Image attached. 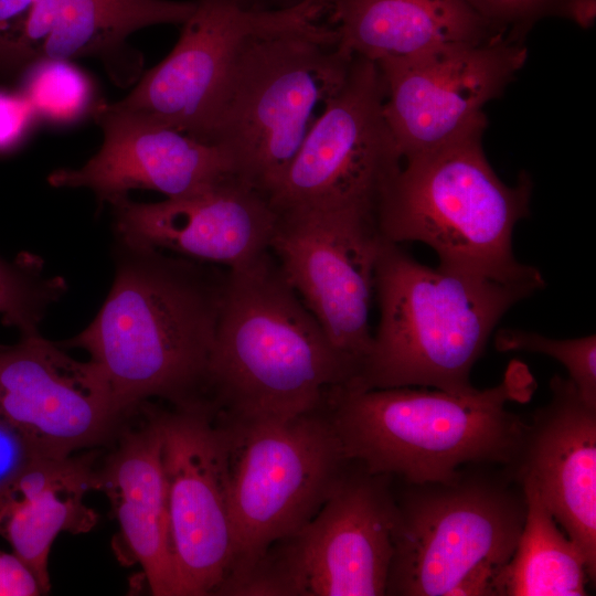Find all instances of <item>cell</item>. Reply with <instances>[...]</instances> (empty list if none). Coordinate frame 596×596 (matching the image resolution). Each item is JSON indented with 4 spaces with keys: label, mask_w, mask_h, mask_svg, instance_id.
<instances>
[{
    "label": "cell",
    "mask_w": 596,
    "mask_h": 596,
    "mask_svg": "<svg viewBox=\"0 0 596 596\" xmlns=\"http://www.w3.org/2000/svg\"><path fill=\"white\" fill-rule=\"evenodd\" d=\"M327 10V0L285 10H260L243 0H195L170 54L113 104L198 139L243 44L262 33L315 28Z\"/></svg>",
    "instance_id": "9a60e30c"
},
{
    "label": "cell",
    "mask_w": 596,
    "mask_h": 596,
    "mask_svg": "<svg viewBox=\"0 0 596 596\" xmlns=\"http://www.w3.org/2000/svg\"><path fill=\"white\" fill-rule=\"evenodd\" d=\"M132 417L96 363L73 359L39 330L0 345V424L31 457L109 448Z\"/></svg>",
    "instance_id": "7c38bea8"
},
{
    "label": "cell",
    "mask_w": 596,
    "mask_h": 596,
    "mask_svg": "<svg viewBox=\"0 0 596 596\" xmlns=\"http://www.w3.org/2000/svg\"><path fill=\"white\" fill-rule=\"evenodd\" d=\"M246 4L260 10H285L297 7L308 0H243Z\"/></svg>",
    "instance_id": "4dcf8cb0"
},
{
    "label": "cell",
    "mask_w": 596,
    "mask_h": 596,
    "mask_svg": "<svg viewBox=\"0 0 596 596\" xmlns=\"http://www.w3.org/2000/svg\"><path fill=\"white\" fill-rule=\"evenodd\" d=\"M223 426L230 437L233 558L215 595L245 576L272 544L306 525L350 464L326 400L286 421Z\"/></svg>",
    "instance_id": "ba28073f"
},
{
    "label": "cell",
    "mask_w": 596,
    "mask_h": 596,
    "mask_svg": "<svg viewBox=\"0 0 596 596\" xmlns=\"http://www.w3.org/2000/svg\"><path fill=\"white\" fill-rule=\"evenodd\" d=\"M92 116L103 131L99 150L78 169L53 171L52 187L87 188L99 203L111 204L136 189L179 198L234 175L216 146L113 103L98 102Z\"/></svg>",
    "instance_id": "e0dca14e"
},
{
    "label": "cell",
    "mask_w": 596,
    "mask_h": 596,
    "mask_svg": "<svg viewBox=\"0 0 596 596\" xmlns=\"http://www.w3.org/2000/svg\"><path fill=\"white\" fill-rule=\"evenodd\" d=\"M151 408L162 438L181 596L215 595L233 558L228 433L210 405Z\"/></svg>",
    "instance_id": "5bb4252c"
},
{
    "label": "cell",
    "mask_w": 596,
    "mask_h": 596,
    "mask_svg": "<svg viewBox=\"0 0 596 596\" xmlns=\"http://www.w3.org/2000/svg\"><path fill=\"white\" fill-rule=\"evenodd\" d=\"M116 274L93 322L63 347L88 352L120 409L159 398L210 405L209 366L227 268L117 241Z\"/></svg>",
    "instance_id": "6da1fadb"
},
{
    "label": "cell",
    "mask_w": 596,
    "mask_h": 596,
    "mask_svg": "<svg viewBox=\"0 0 596 596\" xmlns=\"http://www.w3.org/2000/svg\"><path fill=\"white\" fill-rule=\"evenodd\" d=\"M486 128L487 120L478 123L405 158L380 196V233L387 242L428 245L448 270L545 286L512 249L515 224L530 215L533 183L525 172L514 185L499 179L483 151Z\"/></svg>",
    "instance_id": "5b68a950"
},
{
    "label": "cell",
    "mask_w": 596,
    "mask_h": 596,
    "mask_svg": "<svg viewBox=\"0 0 596 596\" xmlns=\"http://www.w3.org/2000/svg\"><path fill=\"white\" fill-rule=\"evenodd\" d=\"M19 91L40 121L66 125L92 114L97 105L91 77L67 60H41L19 76Z\"/></svg>",
    "instance_id": "603a6c76"
},
{
    "label": "cell",
    "mask_w": 596,
    "mask_h": 596,
    "mask_svg": "<svg viewBox=\"0 0 596 596\" xmlns=\"http://www.w3.org/2000/svg\"><path fill=\"white\" fill-rule=\"evenodd\" d=\"M355 373L270 249L227 269L207 383L221 424L289 419L320 406Z\"/></svg>",
    "instance_id": "7a4b0ae2"
},
{
    "label": "cell",
    "mask_w": 596,
    "mask_h": 596,
    "mask_svg": "<svg viewBox=\"0 0 596 596\" xmlns=\"http://www.w3.org/2000/svg\"><path fill=\"white\" fill-rule=\"evenodd\" d=\"M326 22L349 55L377 62L508 35L467 0H327Z\"/></svg>",
    "instance_id": "44dd1931"
},
{
    "label": "cell",
    "mask_w": 596,
    "mask_h": 596,
    "mask_svg": "<svg viewBox=\"0 0 596 596\" xmlns=\"http://www.w3.org/2000/svg\"><path fill=\"white\" fill-rule=\"evenodd\" d=\"M526 515L515 551L494 576V596H585L590 581L584 556L557 526L530 479L518 481Z\"/></svg>",
    "instance_id": "7402d4cb"
},
{
    "label": "cell",
    "mask_w": 596,
    "mask_h": 596,
    "mask_svg": "<svg viewBox=\"0 0 596 596\" xmlns=\"http://www.w3.org/2000/svg\"><path fill=\"white\" fill-rule=\"evenodd\" d=\"M453 482L407 483L395 497L393 553L385 595L451 596L478 566L497 568L513 555L526 499L504 469Z\"/></svg>",
    "instance_id": "52a82bcc"
},
{
    "label": "cell",
    "mask_w": 596,
    "mask_h": 596,
    "mask_svg": "<svg viewBox=\"0 0 596 596\" xmlns=\"http://www.w3.org/2000/svg\"><path fill=\"white\" fill-rule=\"evenodd\" d=\"M560 17L571 20L582 29H589L595 24L596 0H566Z\"/></svg>",
    "instance_id": "f546056e"
},
{
    "label": "cell",
    "mask_w": 596,
    "mask_h": 596,
    "mask_svg": "<svg viewBox=\"0 0 596 596\" xmlns=\"http://www.w3.org/2000/svg\"><path fill=\"white\" fill-rule=\"evenodd\" d=\"M99 449L61 458L30 457L0 482V536L31 571L42 595L51 589L49 558L62 532L91 531L98 514L85 503L99 489Z\"/></svg>",
    "instance_id": "ffe728a7"
},
{
    "label": "cell",
    "mask_w": 596,
    "mask_h": 596,
    "mask_svg": "<svg viewBox=\"0 0 596 596\" xmlns=\"http://www.w3.org/2000/svg\"><path fill=\"white\" fill-rule=\"evenodd\" d=\"M276 212L270 252L331 343L358 372L372 342L369 316L384 240L375 213L354 207Z\"/></svg>",
    "instance_id": "8fae6325"
},
{
    "label": "cell",
    "mask_w": 596,
    "mask_h": 596,
    "mask_svg": "<svg viewBox=\"0 0 596 596\" xmlns=\"http://www.w3.org/2000/svg\"><path fill=\"white\" fill-rule=\"evenodd\" d=\"M500 352L542 353L560 361L568 371L582 398L596 407V336L558 340L521 329H502L494 337Z\"/></svg>",
    "instance_id": "d4e9b609"
},
{
    "label": "cell",
    "mask_w": 596,
    "mask_h": 596,
    "mask_svg": "<svg viewBox=\"0 0 596 596\" xmlns=\"http://www.w3.org/2000/svg\"><path fill=\"white\" fill-rule=\"evenodd\" d=\"M392 477L350 461L317 514L272 544L223 595H385L395 518Z\"/></svg>",
    "instance_id": "9c48e42d"
},
{
    "label": "cell",
    "mask_w": 596,
    "mask_h": 596,
    "mask_svg": "<svg viewBox=\"0 0 596 596\" xmlns=\"http://www.w3.org/2000/svg\"><path fill=\"white\" fill-rule=\"evenodd\" d=\"M42 590L31 571L13 553L0 551V596H38Z\"/></svg>",
    "instance_id": "83f0119b"
},
{
    "label": "cell",
    "mask_w": 596,
    "mask_h": 596,
    "mask_svg": "<svg viewBox=\"0 0 596 596\" xmlns=\"http://www.w3.org/2000/svg\"><path fill=\"white\" fill-rule=\"evenodd\" d=\"M375 62L353 55L347 77L269 195L275 210L354 207L375 213L402 164L386 124Z\"/></svg>",
    "instance_id": "30bf717a"
},
{
    "label": "cell",
    "mask_w": 596,
    "mask_h": 596,
    "mask_svg": "<svg viewBox=\"0 0 596 596\" xmlns=\"http://www.w3.org/2000/svg\"><path fill=\"white\" fill-rule=\"evenodd\" d=\"M123 428L98 465L99 489L118 523L121 555L137 563L155 596H181L173 554L162 438L151 403Z\"/></svg>",
    "instance_id": "d6986e66"
},
{
    "label": "cell",
    "mask_w": 596,
    "mask_h": 596,
    "mask_svg": "<svg viewBox=\"0 0 596 596\" xmlns=\"http://www.w3.org/2000/svg\"><path fill=\"white\" fill-rule=\"evenodd\" d=\"M551 398L526 424L517 459L503 466L517 481L530 479L554 520L596 576V407L556 374Z\"/></svg>",
    "instance_id": "ac0fdd59"
},
{
    "label": "cell",
    "mask_w": 596,
    "mask_h": 596,
    "mask_svg": "<svg viewBox=\"0 0 596 596\" xmlns=\"http://www.w3.org/2000/svg\"><path fill=\"white\" fill-rule=\"evenodd\" d=\"M543 287L432 268L383 240L374 269L380 321L345 386L473 392L470 372L494 327L512 306Z\"/></svg>",
    "instance_id": "277c9868"
},
{
    "label": "cell",
    "mask_w": 596,
    "mask_h": 596,
    "mask_svg": "<svg viewBox=\"0 0 596 596\" xmlns=\"http://www.w3.org/2000/svg\"><path fill=\"white\" fill-rule=\"evenodd\" d=\"M524 42L501 35L375 62L385 92L383 114L402 161L487 120L485 106L503 94L526 61Z\"/></svg>",
    "instance_id": "4fadbf2b"
},
{
    "label": "cell",
    "mask_w": 596,
    "mask_h": 596,
    "mask_svg": "<svg viewBox=\"0 0 596 596\" xmlns=\"http://www.w3.org/2000/svg\"><path fill=\"white\" fill-rule=\"evenodd\" d=\"M30 457L19 438L0 424V482L12 475Z\"/></svg>",
    "instance_id": "f1b7e54d"
},
{
    "label": "cell",
    "mask_w": 596,
    "mask_h": 596,
    "mask_svg": "<svg viewBox=\"0 0 596 596\" xmlns=\"http://www.w3.org/2000/svg\"><path fill=\"white\" fill-rule=\"evenodd\" d=\"M58 277L43 275L41 259L31 254L14 260L0 257V318L21 333L38 331L47 307L64 292Z\"/></svg>",
    "instance_id": "cb8c5ba5"
},
{
    "label": "cell",
    "mask_w": 596,
    "mask_h": 596,
    "mask_svg": "<svg viewBox=\"0 0 596 596\" xmlns=\"http://www.w3.org/2000/svg\"><path fill=\"white\" fill-rule=\"evenodd\" d=\"M110 205L117 241L227 269L268 251L277 221L268 196L236 175L161 202Z\"/></svg>",
    "instance_id": "2e32d148"
},
{
    "label": "cell",
    "mask_w": 596,
    "mask_h": 596,
    "mask_svg": "<svg viewBox=\"0 0 596 596\" xmlns=\"http://www.w3.org/2000/svg\"><path fill=\"white\" fill-rule=\"evenodd\" d=\"M352 58L327 22L253 35L230 66L198 140L220 148L234 175L269 199Z\"/></svg>",
    "instance_id": "8992f818"
},
{
    "label": "cell",
    "mask_w": 596,
    "mask_h": 596,
    "mask_svg": "<svg viewBox=\"0 0 596 596\" xmlns=\"http://www.w3.org/2000/svg\"><path fill=\"white\" fill-rule=\"evenodd\" d=\"M534 390L528 368L513 361L498 385L469 394L339 385L326 404L349 461L407 483L453 482L465 465L514 462L528 423L507 404L528 402Z\"/></svg>",
    "instance_id": "3957f363"
},
{
    "label": "cell",
    "mask_w": 596,
    "mask_h": 596,
    "mask_svg": "<svg viewBox=\"0 0 596 596\" xmlns=\"http://www.w3.org/2000/svg\"><path fill=\"white\" fill-rule=\"evenodd\" d=\"M39 121L34 108L19 89L0 85V156L19 149Z\"/></svg>",
    "instance_id": "4316f807"
},
{
    "label": "cell",
    "mask_w": 596,
    "mask_h": 596,
    "mask_svg": "<svg viewBox=\"0 0 596 596\" xmlns=\"http://www.w3.org/2000/svg\"><path fill=\"white\" fill-rule=\"evenodd\" d=\"M486 20L510 36L525 41L539 20L560 17L566 0H467Z\"/></svg>",
    "instance_id": "484cf974"
}]
</instances>
